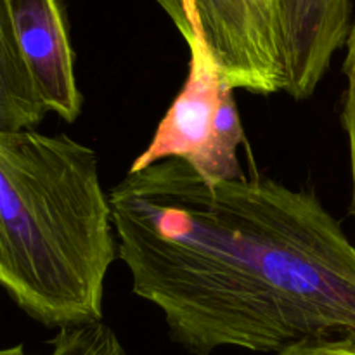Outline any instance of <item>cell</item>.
<instances>
[{
	"label": "cell",
	"instance_id": "obj_2",
	"mask_svg": "<svg viewBox=\"0 0 355 355\" xmlns=\"http://www.w3.org/2000/svg\"><path fill=\"white\" fill-rule=\"evenodd\" d=\"M120 257L96 151L64 134L0 132V283L45 328L103 321Z\"/></svg>",
	"mask_w": 355,
	"mask_h": 355
},
{
	"label": "cell",
	"instance_id": "obj_4",
	"mask_svg": "<svg viewBox=\"0 0 355 355\" xmlns=\"http://www.w3.org/2000/svg\"><path fill=\"white\" fill-rule=\"evenodd\" d=\"M234 90L203 47H189L186 82L130 170L179 158L205 179L245 177L238 158L245 132Z\"/></svg>",
	"mask_w": 355,
	"mask_h": 355
},
{
	"label": "cell",
	"instance_id": "obj_8",
	"mask_svg": "<svg viewBox=\"0 0 355 355\" xmlns=\"http://www.w3.org/2000/svg\"><path fill=\"white\" fill-rule=\"evenodd\" d=\"M343 75H345V92H343L342 123L349 144L350 159V182H352V201H350V214L355 218V23L350 30L347 40V55L343 61Z\"/></svg>",
	"mask_w": 355,
	"mask_h": 355
},
{
	"label": "cell",
	"instance_id": "obj_6",
	"mask_svg": "<svg viewBox=\"0 0 355 355\" xmlns=\"http://www.w3.org/2000/svg\"><path fill=\"white\" fill-rule=\"evenodd\" d=\"M283 37L286 89L295 101L314 96L333 54L347 45L350 0H277Z\"/></svg>",
	"mask_w": 355,
	"mask_h": 355
},
{
	"label": "cell",
	"instance_id": "obj_5",
	"mask_svg": "<svg viewBox=\"0 0 355 355\" xmlns=\"http://www.w3.org/2000/svg\"><path fill=\"white\" fill-rule=\"evenodd\" d=\"M187 47H203L234 89H286L277 0H156Z\"/></svg>",
	"mask_w": 355,
	"mask_h": 355
},
{
	"label": "cell",
	"instance_id": "obj_3",
	"mask_svg": "<svg viewBox=\"0 0 355 355\" xmlns=\"http://www.w3.org/2000/svg\"><path fill=\"white\" fill-rule=\"evenodd\" d=\"M82 110L61 0H0V132L37 130L47 114L73 123Z\"/></svg>",
	"mask_w": 355,
	"mask_h": 355
},
{
	"label": "cell",
	"instance_id": "obj_7",
	"mask_svg": "<svg viewBox=\"0 0 355 355\" xmlns=\"http://www.w3.org/2000/svg\"><path fill=\"white\" fill-rule=\"evenodd\" d=\"M49 355H127L120 338L104 321L78 328L59 329L51 342ZM0 355H28L23 345L7 347Z\"/></svg>",
	"mask_w": 355,
	"mask_h": 355
},
{
	"label": "cell",
	"instance_id": "obj_1",
	"mask_svg": "<svg viewBox=\"0 0 355 355\" xmlns=\"http://www.w3.org/2000/svg\"><path fill=\"white\" fill-rule=\"evenodd\" d=\"M132 291L193 355L355 340V246L318 194L168 158L110 191Z\"/></svg>",
	"mask_w": 355,
	"mask_h": 355
},
{
	"label": "cell",
	"instance_id": "obj_9",
	"mask_svg": "<svg viewBox=\"0 0 355 355\" xmlns=\"http://www.w3.org/2000/svg\"><path fill=\"white\" fill-rule=\"evenodd\" d=\"M277 355H355L354 338L311 340L290 347Z\"/></svg>",
	"mask_w": 355,
	"mask_h": 355
}]
</instances>
